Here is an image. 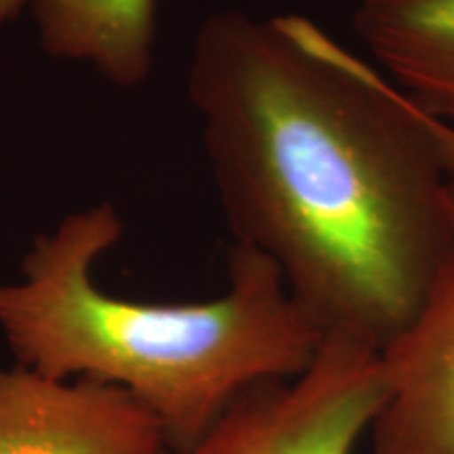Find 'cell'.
Returning a JSON list of instances; mask_svg holds the SVG:
<instances>
[{
	"label": "cell",
	"instance_id": "cell-1",
	"mask_svg": "<svg viewBox=\"0 0 454 454\" xmlns=\"http://www.w3.org/2000/svg\"><path fill=\"white\" fill-rule=\"evenodd\" d=\"M185 90L234 242L274 261L322 333L387 345L454 253L414 106L308 17L238 9L198 26Z\"/></svg>",
	"mask_w": 454,
	"mask_h": 454
},
{
	"label": "cell",
	"instance_id": "cell-2",
	"mask_svg": "<svg viewBox=\"0 0 454 454\" xmlns=\"http://www.w3.org/2000/svg\"><path fill=\"white\" fill-rule=\"evenodd\" d=\"M122 234L118 208L99 202L36 236L20 278L0 282V333L17 364L127 391L168 450L190 454L238 395L303 372L326 334L274 261L236 242L219 297L147 303L106 293L93 265Z\"/></svg>",
	"mask_w": 454,
	"mask_h": 454
},
{
	"label": "cell",
	"instance_id": "cell-3",
	"mask_svg": "<svg viewBox=\"0 0 454 454\" xmlns=\"http://www.w3.org/2000/svg\"><path fill=\"white\" fill-rule=\"evenodd\" d=\"M385 394L379 349L326 334L303 372L238 395L190 454H354Z\"/></svg>",
	"mask_w": 454,
	"mask_h": 454
},
{
	"label": "cell",
	"instance_id": "cell-4",
	"mask_svg": "<svg viewBox=\"0 0 454 454\" xmlns=\"http://www.w3.org/2000/svg\"><path fill=\"white\" fill-rule=\"evenodd\" d=\"M167 450L154 417L127 391L21 364L0 366V454Z\"/></svg>",
	"mask_w": 454,
	"mask_h": 454
},
{
	"label": "cell",
	"instance_id": "cell-5",
	"mask_svg": "<svg viewBox=\"0 0 454 454\" xmlns=\"http://www.w3.org/2000/svg\"><path fill=\"white\" fill-rule=\"evenodd\" d=\"M387 394L377 454H454V253L406 326L379 349Z\"/></svg>",
	"mask_w": 454,
	"mask_h": 454
},
{
	"label": "cell",
	"instance_id": "cell-6",
	"mask_svg": "<svg viewBox=\"0 0 454 454\" xmlns=\"http://www.w3.org/2000/svg\"><path fill=\"white\" fill-rule=\"evenodd\" d=\"M354 30L408 101L454 129V0H357Z\"/></svg>",
	"mask_w": 454,
	"mask_h": 454
},
{
	"label": "cell",
	"instance_id": "cell-7",
	"mask_svg": "<svg viewBox=\"0 0 454 454\" xmlns=\"http://www.w3.org/2000/svg\"><path fill=\"white\" fill-rule=\"evenodd\" d=\"M41 49L87 66L106 82L135 89L156 59V0H30Z\"/></svg>",
	"mask_w": 454,
	"mask_h": 454
},
{
	"label": "cell",
	"instance_id": "cell-8",
	"mask_svg": "<svg viewBox=\"0 0 454 454\" xmlns=\"http://www.w3.org/2000/svg\"><path fill=\"white\" fill-rule=\"evenodd\" d=\"M411 104H412V101H411ZM414 110H417L419 118H421V122L425 124V129L429 130L431 139H434L435 150H438L442 168H444V175H446L448 194H450V202H452V208H454V129L438 122L435 118H431L429 114L419 110L417 106H414Z\"/></svg>",
	"mask_w": 454,
	"mask_h": 454
},
{
	"label": "cell",
	"instance_id": "cell-9",
	"mask_svg": "<svg viewBox=\"0 0 454 454\" xmlns=\"http://www.w3.org/2000/svg\"><path fill=\"white\" fill-rule=\"evenodd\" d=\"M30 0H0V30L7 27L27 9Z\"/></svg>",
	"mask_w": 454,
	"mask_h": 454
},
{
	"label": "cell",
	"instance_id": "cell-10",
	"mask_svg": "<svg viewBox=\"0 0 454 454\" xmlns=\"http://www.w3.org/2000/svg\"><path fill=\"white\" fill-rule=\"evenodd\" d=\"M162 454H173V452H168V450H167V452H162Z\"/></svg>",
	"mask_w": 454,
	"mask_h": 454
}]
</instances>
